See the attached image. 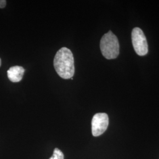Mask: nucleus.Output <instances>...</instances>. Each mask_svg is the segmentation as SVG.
Wrapping results in <instances>:
<instances>
[{"mask_svg": "<svg viewBox=\"0 0 159 159\" xmlns=\"http://www.w3.org/2000/svg\"><path fill=\"white\" fill-rule=\"evenodd\" d=\"M100 49L103 56L108 60L114 59L119 54V43L117 37L111 31L102 36Z\"/></svg>", "mask_w": 159, "mask_h": 159, "instance_id": "f03ea898", "label": "nucleus"}, {"mask_svg": "<svg viewBox=\"0 0 159 159\" xmlns=\"http://www.w3.org/2000/svg\"><path fill=\"white\" fill-rule=\"evenodd\" d=\"M108 125V115L106 113H97L91 121L92 134L94 136L102 135L107 130Z\"/></svg>", "mask_w": 159, "mask_h": 159, "instance_id": "20e7f679", "label": "nucleus"}, {"mask_svg": "<svg viewBox=\"0 0 159 159\" xmlns=\"http://www.w3.org/2000/svg\"><path fill=\"white\" fill-rule=\"evenodd\" d=\"M54 67L58 75L64 79H71L74 74V57L66 47L57 51L54 59Z\"/></svg>", "mask_w": 159, "mask_h": 159, "instance_id": "f257e3e1", "label": "nucleus"}, {"mask_svg": "<svg viewBox=\"0 0 159 159\" xmlns=\"http://www.w3.org/2000/svg\"><path fill=\"white\" fill-rule=\"evenodd\" d=\"M131 39L133 46L137 54L140 56L146 55L148 52V42L142 30L139 27L133 29Z\"/></svg>", "mask_w": 159, "mask_h": 159, "instance_id": "7ed1b4c3", "label": "nucleus"}, {"mask_svg": "<svg viewBox=\"0 0 159 159\" xmlns=\"http://www.w3.org/2000/svg\"><path fill=\"white\" fill-rule=\"evenodd\" d=\"M1 65V58H0V66Z\"/></svg>", "mask_w": 159, "mask_h": 159, "instance_id": "6e6552de", "label": "nucleus"}, {"mask_svg": "<svg viewBox=\"0 0 159 159\" xmlns=\"http://www.w3.org/2000/svg\"><path fill=\"white\" fill-rule=\"evenodd\" d=\"M24 72V68L21 66H17L10 68L7 71V75L11 81L17 83L22 80Z\"/></svg>", "mask_w": 159, "mask_h": 159, "instance_id": "39448f33", "label": "nucleus"}, {"mask_svg": "<svg viewBox=\"0 0 159 159\" xmlns=\"http://www.w3.org/2000/svg\"><path fill=\"white\" fill-rule=\"evenodd\" d=\"M64 156L63 152L58 148H56L54 150L53 154L49 159H64Z\"/></svg>", "mask_w": 159, "mask_h": 159, "instance_id": "423d86ee", "label": "nucleus"}, {"mask_svg": "<svg viewBox=\"0 0 159 159\" xmlns=\"http://www.w3.org/2000/svg\"><path fill=\"white\" fill-rule=\"evenodd\" d=\"M7 1L6 0H0V8H4L6 6Z\"/></svg>", "mask_w": 159, "mask_h": 159, "instance_id": "0eeeda50", "label": "nucleus"}]
</instances>
